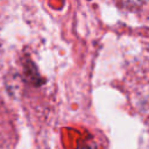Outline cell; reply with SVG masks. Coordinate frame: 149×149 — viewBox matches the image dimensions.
I'll return each instance as SVG.
<instances>
[{
  "label": "cell",
  "instance_id": "obj_1",
  "mask_svg": "<svg viewBox=\"0 0 149 149\" xmlns=\"http://www.w3.org/2000/svg\"><path fill=\"white\" fill-rule=\"evenodd\" d=\"M79 149H97V146L94 143H84Z\"/></svg>",
  "mask_w": 149,
  "mask_h": 149
}]
</instances>
